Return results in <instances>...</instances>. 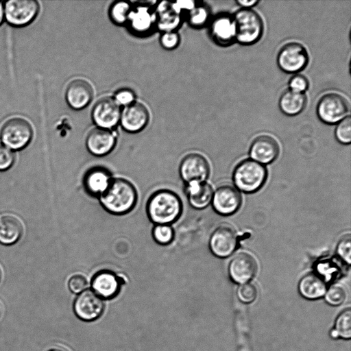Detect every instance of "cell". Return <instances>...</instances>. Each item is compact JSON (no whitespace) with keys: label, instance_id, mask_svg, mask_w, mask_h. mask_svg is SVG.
<instances>
[{"label":"cell","instance_id":"cell-21","mask_svg":"<svg viewBox=\"0 0 351 351\" xmlns=\"http://www.w3.org/2000/svg\"><path fill=\"white\" fill-rule=\"evenodd\" d=\"M210 34L214 41L221 46H228L234 43L236 36L232 16L219 14L212 21Z\"/></svg>","mask_w":351,"mask_h":351},{"label":"cell","instance_id":"cell-14","mask_svg":"<svg viewBox=\"0 0 351 351\" xmlns=\"http://www.w3.org/2000/svg\"><path fill=\"white\" fill-rule=\"evenodd\" d=\"M257 263L249 253L237 254L230 261L228 272L232 280L238 284L248 282L256 274Z\"/></svg>","mask_w":351,"mask_h":351},{"label":"cell","instance_id":"cell-17","mask_svg":"<svg viewBox=\"0 0 351 351\" xmlns=\"http://www.w3.org/2000/svg\"><path fill=\"white\" fill-rule=\"evenodd\" d=\"M122 280L112 271L103 269L92 278L93 291L101 298L112 299L120 292Z\"/></svg>","mask_w":351,"mask_h":351},{"label":"cell","instance_id":"cell-26","mask_svg":"<svg viewBox=\"0 0 351 351\" xmlns=\"http://www.w3.org/2000/svg\"><path fill=\"white\" fill-rule=\"evenodd\" d=\"M21 221L13 215H5L0 219V243L10 245L16 243L23 233Z\"/></svg>","mask_w":351,"mask_h":351},{"label":"cell","instance_id":"cell-19","mask_svg":"<svg viewBox=\"0 0 351 351\" xmlns=\"http://www.w3.org/2000/svg\"><path fill=\"white\" fill-rule=\"evenodd\" d=\"M94 90L90 83L83 78L71 80L65 90V99L72 108L80 110L86 106L92 100Z\"/></svg>","mask_w":351,"mask_h":351},{"label":"cell","instance_id":"cell-41","mask_svg":"<svg viewBox=\"0 0 351 351\" xmlns=\"http://www.w3.org/2000/svg\"><path fill=\"white\" fill-rule=\"evenodd\" d=\"M172 8L175 12L180 14L182 10L190 11L195 6V2L193 1H181L174 3H171Z\"/></svg>","mask_w":351,"mask_h":351},{"label":"cell","instance_id":"cell-33","mask_svg":"<svg viewBox=\"0 0 351 351\" xmlns=\"http://www.w3.org/2000/svg\"><path fill=\"white\" fill-rule=\"evenodd\" d=\"M336 139L342 144H350L351 141V119L349 115L337 123L335 130Z\"/></svg>","mask_w":351,"mask_h":351},{"label":"cell","instance_id":"cell-1","mask_svg":"<svg viewBox=\"0 0 351 351\" xmlns=\"http://www.w3.org/2000/svg\"><path fill=\"white\" fill-rule=\"evenodd\" d=\"M101 206L108 213L123 215L130 213L137 202V191L132 182L121 178H113L99 197Z\"/></svg>","mask_w":351,"mask_h":351},{"label":"cell","instance_id":"cell-44","mask_svg":"<svg viewBox=\"0 0 351 351\" xmlns=\"http://www.w3.org/2000/svg\"><path fill=\"white\" fill-rule=\"evenodd\" d=\"M47 351H66V350L61 348H51Z\"/></svg>","mask_w":351,"mask_h":351},{"label":"cell","instance_id":"cell-18","mask_svg":"<svg viewBox=\"0 0 351 351\" xmlns=\"http://www.w3.org/2000/svg\"><path fill=\"white\" fill-rule=\"evenodd\" d=\"M115 144L114 134L110 129L99 127L92 129L86 138L88 151L95 156L108 154L114 149Z\"/></svg>","mask_w":351,"mask_h":351},{"label":"cell","instance_id":"cell-30","mask_svg":"<svg viewBox=\"0 0 351 351\" xmlns=\"http://www.w3.org/2000/svg\"><path fill=\"white\" fill-rule=\"evenodd\" d=\"M131 10V5L128 2L117 1L110 8V19L115 23L122 24L127 21Z\"/></svg>","mask_w":351,"mask_h":351},{"label":"cell","instance_id":"cell-23","mask_svg":"<svg viewBox=\"0 0 351 351\" xmlns=\"http://www.w3.org/2000/svg\"><path fill=\"white\" fill-rule=\"evenodd\" d=\"M189 204L195 209L206 208L212 201L213 191L206 182L186 185Z\"/></svg>","mask_w":351,"mask_h":351},{"label":"cell","instance_id":"cell-31","mask_svg":"<svg viewBox=\"0 0 351 351\" xmlns=\"http://www.w3.org/2000/svg\"><path fill=\"white\" fill-rule=\"evenodd\" d=\"M174 237V230L169 225H155L152 229V237L160 245L171 243Z\"/></svg>","mask_w":351,"mask_h":351},{"label":"cell","instance_id":"cell-37","mask_svg":"<svg viewBox=\"0 0 351 351\" xmlns=\"http://www.w3.org/2000/svg\"><path fill=\"white\" fill-rule=\"evenodd\" d=\"M68 287L72 293H81L87 288L88 281L84 276L75 274L70 278Z\"/></svg>","mask_w":351,"mask_h":351},{"label":"cell","instance_id":"cell-10","mask_svg":"<svg viewBox=\"0 0 351 351\" xmlns=\"http://www.w3.org/2000/svg\"><path fill=\"white\" fill-rule=\"evenodd\" d=\"M73 310L80 319L91 322L102 315L104 302L93 290H85L75 300Z\"/></svg>","mask_w":351,"mask_h":351},{"label":"cell","instance_id":"cell-32","mask_svg":"<svg viewBox=\"0 0 351 351\" xmlns=\"http://www.w3.org/2000/svg\"><path fill=\"white\" fill-rule=\"evenodd\" d=\"M326 302L331 306L342 304L346 298V291L344 287L338 284L332 285L324 295Z\"/></svg>","mask_w":351,"mask_h":351},{"label":"cell","instance_id":"cell-13","mask_svg":"<svg viewBox=\"0 0 351 351\" xmlns=\"http://www.w3.org/2000/svg\"><path fill=\"white\" fill-rule=\"evenodd\" d=\"M237 235L230 226H219L211 234L209 247L212 253L219 258L230 256L237 247Z\"/></svg>","mask_w":351,"mask_h":351},{"label":"cell","instance_id":"cell-16","mask_svg":"<svg viewBox=\"0 0 351 351\" xmlns=\"http://www.w3.org/2000/svg\"><path fill=\"white\" fill-rule=\"evenodd\" d=\"M250 156L252 160L263 165L274 161L280 152L276 139L268 134L256 136L250 147Z\"/></svg>","mask_w":351,"mask_h":351},{"label":"cell","instance_id":"cell-28","mask_svg":"<svg viewBox=\"0 0 351 351\" xmlns=\"http://www.w3.org/2000/svg\"><path fill=\"white\" fill-rule=\"evenodd\" d=\"M333 329L338 338L350 339L351 337V310L348 308L337 317Z\"/></svg>","mask_w":351,"mask_h":351},{"label":"cell","instance_id":"cell-6","mask_svg":"<svg viewBox=\"0 0 351 351\" xmlns=\"http://www.w3.org/2000/svg\"><path fill=\"white\" fill-rule=\"evenodd\" d=\"M4 19L14 27H23L37 17L40 4L36 0H10L3 3Z\"/></svg>","mask_w":351,"mask_h":351},{"label":"cell","instance_id":"cell-27","mask_svg":"<svg viewBox=\"0 0 351 351\" xmlns=\"http://www.w3.org/2000/svg\"><path fill=\"white\" fill-rule=\"evenodd\" d=\"M158 26L165 32L173 31L180 21V14L172 8L171 3L162 2L158 5Z\"/></svg>","mask_w":351,"mask_h":351},{"label":"cell","instance_id":"cell-42","mask_svg":"<svg viewBox=\"0 0 351 351\" xmlns=\"http://www.w3.org/2000/svg\"><path fill=\"white\" fill-rule=\"evenodd\" d=\"M236 2L242 8H252V7L259 3L257 0H237Z\"/></svg>","mask_w":351,"mask_h":351},{"label":"cell","instance_id":"cell-39","mask_svg":"<svg viewBox=\"0 0 351 351\" xmlns=\"http://www.w3.org/2000/svg\"><path fill=\"white\" fill-rule=\"evenodd\" d=\"M180 43L179 34L173 31L165 32L160 37V43L167 49L176 48Z\"/></svg>","mask_w":351,"mask_h":351},{"label":"cell","instance_id":"cell-15","mask_svg":"<svg viewBox=\"0 0 351 351\" xmlns=\"http://www.w3.org/2000/svg\"><path fill=\"white\" fill-rule=\"evenodd\" d=\"M149 120V112L146 106L139 101L125 106L121 110L120 122L122 127L130 132L143 130Z\"/></svg>","mask_w":351,"mask_h":351},{"label":"cell","instance_id":"cell-4","mask_svg":"<svg viewBox=\"0 0 351 351\" xmlns=\"http://www.w3.org/2000/svg\"><path fill=\"white\" fill-rule=\"evenodd\" d=\"M265 166L252 159H245L235 167L232 178L237 189L251 193L259 190L267 179Z\"/></svg>","mask_w":351,"mask_h":351},{"label":"cell","instance_id":"cell-34","mask_svg":"<svg viewBox=\"0 0 351 351\" xmlns=\"http://www.w3.org/2000/svg\"><path fill=\"white\" fill-rule=\"evenodd\" d=\"M258 291L255 285L250 282L241 284L237 289V295L244 304L253 302L257 297Z\"/></svg>","mask_w":351,"mask_h":351},{"label":"cell","instance_id":"cell-38","mask_svg":"<svg viewBox=\"0 0 351 351\" xmlns=\"http://www.w3.org/2000/svg\"><path fill=\"white\" fill-rule=\"evenodd\" d=\"M14 161V154L13 152L0 144V171H5L8 169Z\"/></svg>","mask_w":351,"mask_h":351},{"label":"cell","instance_id":"cell-45","mask_svg":"<svg viewBox=\"0 0 351 351\" xmlns=\"http://www.w3.org/2000/svg\"><path fill=\"white\" fill-rule=\"evenodd\" d=\"M1 267H0V279H1Z\"/></svg>","mask_w":351,"mask_h":351},{"label":"cell","instance_id":"cell-8","mask_svg":"<svg viewBox=\"0 0 351 351\" xmlns=\"http://www.w3.org/2000/svg\"><path fill=\"white\" fill-rule=\"evenodd\" d=\"M309 56L305 47L298 42L284 45L278 51L277 64L287 73H297L308 64Z\"/></svg>","mask_w":351,"mask_h":351},{"label":"cell","instance_id":"cell-12","mask_svg":"<svg viewBox=\"0 0 351 351\" xmlns=\"http://www.w3.org/2000/svg\"><path fill=\"white\" fill-rule=\"evenodd\" d=\"M120 106L111 97L100 98L92 110V117L97 127L110 129L120 120Z\"/></svg>","mask_w":351,"mask_h":351},{"label":"cell","instance_id":"cell-7","mask_svg":"<svg viewBox=\"0 0 351 351\" xmlns=\"http://www.w3.org/2000/svg\"><path fill=\"white\" fill-rule=\"evenodd\" d=\"M348 111L347 99L337 93L323 95L316 106L318 118L326 124L337 123L347 116Z\"/></svg>","mask_w":351,"mask_h":351},{"label":"cell","instance_id":"cell-22","mask_svg":"<svg viewBox=\"0 0 351 351\" xmlns=\"http://www.w3.org/2000/svg\"><path fill=\"white\" fill-rule=\"evenodd\" d=\"M298 290L302 297L308 300H317L324 296L327 290L326 281L317 274L308 273L302 277Z\"/></svg>","mask_w":351,"mask_h":351},{"label":"cell","instance_id":"cell-36","mask_svg":"<svg viewBox=\"0 0 351 351\" xmlns=\"http://www.w3.org/2000/svg\"><path fill=\"white\" fill-rule=\"evenodd\" d=\"M289 89L297 93H305L309 86L308 78L300 73L293 75L288 82Z\"/></svg>","mask_w":351,"mask_h":351},{"label":"cell","instance_id":"cell-11","mask_svg":"<svg viewBox=\"0 0 351 351\" xmlns=\"http://www.w3.org/2000/svg\"><path fill=\"white\" fill-rule=\"evenodd\" d=\"M241 195L239 190L231 184L219 186L213 193L212 204L214 210L221 215H230L241 206Z\"/></svg>","mask_w":351,"mask_h":351},{"label":"cell","instance_id":"cell-3","mask_svg":"<svg viewBox=\"0 0 351 351\" xmlns=\"http://www.w3.org/2000/svg\"><path fill=\"white\" fill-rule=\"evenodd\" d=\"M235 39L242 45H252L260 40L264 31L263 21L252 8H241L232 16Z\"/></svg>","mask_w":351,"mask_h":351},{"label":"cell","instance_id":"cell-5","mask_svg":"<svg viewBox=\"0 0 351 351\" xmlns=\"http://www.w3.org/2000/svg\"><path fill=\"white\" fill-rule=\"evenodd\" d=\"M34 130L29 121L22 117L8 119L0 129L2 144L11 150L26 147L32 139Z\"/></svg>","mask_w":351,"mask_h":351},{"label":"cell","instance_id":"cell-40","mask_svg":"<svg viewBox=\"0 0 351 351\" xmlns=\"http://www.w3.org/2000/svg\"><path fill=\"white\" fill-rule=\"evenodd\" d=\"M114 99L119 106L123 105L126 106L135 101V95L132 90L123 88L116 93Z\"/></svg>","mask_w":351,"mask_h":351},{"label":"cell","instance_id":"cell-24","mask_svg":"<svg viewBox=\"0 0 351 351\" xmlns=\"http://www.w3.org/2000/svg\"><path fill=\"white\" fill-rule=\"evenodd\" d=\"M307 104L305 93L287 89L280 95L278 101L280 110L286 115L295 116L301 113Z\"/></svg>","mask_w":351,"mask_h":351},{"label":"cell","instance_id":"cell-43","mask_svg":"<svg viewBox=\"0 0 351 351\" xmlns=\"http://www.w3.org/2000/svg\"><path fill=\"white\" fill-rule=\"evenodd\" d=\"M3 3L0 1V26L4 21Z\"/></svg>","mask_w":351,"mask_h":351},{"label":"cell","instance_id":"cell-35","mask_svg":"<svg viewBox=\"0 0 351 351\" xmlns=\"http://www.w3.org/2000/svg\"><path fill=\"white\" fill-rule=\"evenodd\" d=\"M351 237L350 234L344 235L337 245V254L346 264L351 263Z\"/></svg>","mask_w":351,"mask_h":351},{"label":"cell","instance_id":"cell-20","mask_svg":"<svg viewBox=\"0 0 351 351\" xmlns=\"http://www.w3.org/2000/svg\"><path fill=\"white\" fill-rule=\"evenodd\" d=\"M112 179L108 169L103 167H94L84 174L83 186L88 195L99 197L108 189Z\"/></svg>","mask_w":351,"mask_h":351},{"label":"cell","instance_id":"cell-2","mask_svg":"<svg viewBox=\"0 0 351 351\" xmlns=\"http://www.w3.org/2000/svg\"><path fill=\"white\" fill-rule=\"evenodd\" d=\"M149 219L155 225H171L182 212L180 197L169 189H160L149 197L146 206Z\"/></svg>","mask_w":351,"mask_h":351},{"label":"cell","instance_id":"cell-46","mask_svg":"<svg viewBox=\"0 0 351 351\" xmlns=\"http://www.w3.org/2000/svg\"><path fill=\"white\" fill-rule=\"evenodd\" d=\"M0 315H1V308H0Z\"/></svg>","mask_w":351,"mask_h":351},{"label":"cell","instance_id":"cell-25","mask_svg":"<svg viewBox=\"0 0 351 351\" xmlns=\"http://www.w3.org/2000/svg\"><path fill=\"white\" fill-rule=\"evenodd\" d=\"M156 18L147 6L138 5L132 9L127 21L130 28L136 33H146L152 28Z\"/></svg>","mask_w":351,"mask_h":351},{"label":"cell","instance_id":"cell-9","mask_svg":"<svg viewBox=\"0 0 351 351\" xmlns=\"http://www.w3.org/2000/svg\"><path fill=\"white\" fill-rule=\"evenodd\" d=\"M179 173L186 185L206 182L210 173L207 159L199 153H190L181 160Z\"/></svg>","mask_w":351,"mask_h":351},{"label":"cell","instance_id":"cell-29","mask_svg":"<svg viewBox=\"0 0 351 351\" xmlns=\"http://www.w3.org/2000/svg\"><path fill=\"white\" fill-rule=\"evenodd\" d=\"M210 17V10L206 5H195L189 11L188 20L189 23L195 27H201L204 25Z\"/></svg>","mask_w":351,"mask_h":351}]
</instances>
